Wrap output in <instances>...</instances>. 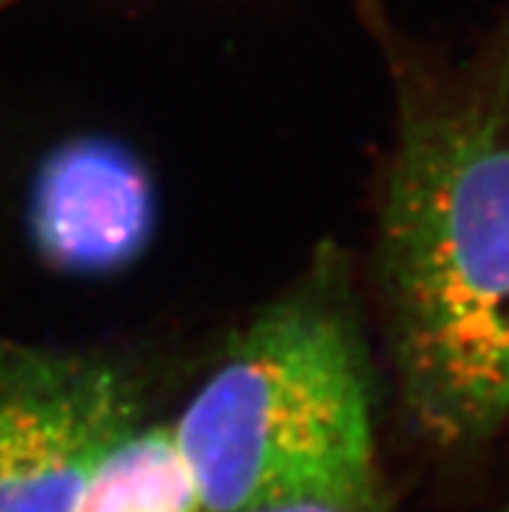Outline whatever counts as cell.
Here are the masks:
<instances>
[{
	"instance_id": "1",
	"label": "cell",
	"mask_w": 509,
	"mask_h": 512,
	"mask_svg": "<svg viewBox=\"0 0 509 512\" xmlns=\"http://www.w3.org/2000/svg\"><path fill=\"white\" fill-rule=\"evenodd\" d=\"M390 351L416 432L471 448L509 422V21L403 104L380 227Z\"/></svg>"
},
{
	"instance_id": "2",
	"label": "cell",
	"mask_w": 509,
	"mask_h": 512,
	"mask_svg": "<svg viewBox=\"0 0 509 512\" xmlns=\"http://www.w3.org/2000/svg\"><path fill=\"white\" fill-rule=\"evenodd\" d=\"M172 435L208 512L377 494L367 359L330 263L247 325Z\"/></svg>"
},
{
	"instance_id": "3",
	"label": "cell",
	"mask_w": 509,
	"mask_h": 512,
	"mask_svg": "<svg viewBox=\"0 0 509 512\" xmlns=\"http://www.w3.org/2000/svg\"><path fill=\"white\" fill-rule=\"evenodd\" d=\"M138 422V385L110 359L0 346V512H71L104 450Z\"/></svg>"
},
{
	"instance_id": "4",
	"label": "cell",
	"mask_w": 509,
	"mask_h": 512,
	"mask_svg": "<svg viewBox=\"0 0 509 512\" xmlns=\"http://www.w3.org/2000/svg\"><path fill=\"white\" fill-rule=\"evenodd\" d=\"M156 227V195L136 154L76 138L42 159L29 195V234L47 266L102 276L130 266Z\"/></svg>"
},
{
	"instance_id": "5",
	"label": "cell",
	"mask_w": 509,
	"mask_h": 512,
	"mask_svg": "<svg viewBox=\"0 0 509 512\" xmlns=\"http://www.w3.org/2000/svg\"><path fill=\"white\" fill-rule=\"evenodd\" d=\"M71 512H208L172 427H133L91 468Z\"/></svg>"
},
{
	"instance_id": "6",
	"label": "cell",
	"mask_w": 509,
	"mask_h": 512,
	"mask_svg": "<svg viewBox=\"0 0 509 512\" xmlns=\"http://www.w3.org/2000/svg\"><path fill=\"white\" fill-rule=\"evenodd\" d=\"M250 512H382L377 494L369 497H304V500L278 502Z\"/></svg>"
},
{
	"instance_id": "7",
	"label": "cell",
	"mask_w": 509,
	"mask_h": 512,
	"mask_svg": "<svg viewBox=\"0 0 509 512\" xmlns=\"http://www.w3.org/2000/svg\"><path fill=\"white\" fill-rule=\"evenodd\" d=\"M13 3H16V0H0V11H3V8H8V6H13Z\"/></svg>"
}]
</instances>
